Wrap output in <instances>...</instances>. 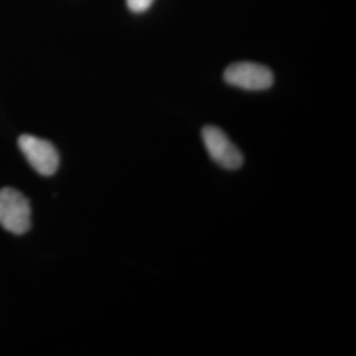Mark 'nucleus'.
<instances>
[{
	"label": "nucleus",
	"mask_w": 356,
	"mask_h": 356,
	"mask_svg": "<svg viewBox=\"0 0 356 356\" xmlns=\"http://www.w3.org/2000/svg\"><path fill=\"white\" fill-rule=\"evenodd\" d=\"M225 79L235 88L250 91L269 89L275 81L270 69L254 63L229 65L225 72Z\"/></svg>",
	"instance_id": "obj_4"
},
{
	"label": "nucleus",
	"mask_w": 356,
	"mask_h": 356,
	"mask_svg": "<svg viewBox=\"0 0 356 356\" xmlns=\"http://www.w3.org/2000/svg\"><path fill=\"white\" fill-rule=\"evenodd\" d=\"M19 147L29 165L40 175L53 176L57 172L60 156L49 141L38 139L32 135H23L19 138Z\"/></svg>",
	"instance_id": "obj_3"
},
{
	"label": "nucleus",
	"mask_w": 356,
	"mask_h": 356,
	"mask_svg": "<svg viewBox=\"0 0 356 356\" xmlns=\"http://www.w3.org/2000/svg\"><path fill=\"white\" fill-rule=\"evenodd\" d=\"M202 139L207 153L218 165L227 170L242 168L244 163L242 152L220 128L206 126L202 129Z\"/></svg>",
	"instance_id": "obj_2"
},
{
	"label": "nucleus",
	"mask_w": 356,
	"mask_h": 356,
	"mask_svg": "<svg viewBox=\"0 0 356 356\" xmlns=\"http://www.w3.org/2000/svg\"><path fill=\"white\" fill-rule=\"evenodd\" d=\"M0 226L15 235L31 229V204L20 191L11 188L0 191Z\"/></svg>",
	"instance_id": "obj_1"
},
{
	"label": "nucleus",
	"mask_w": 356,
	"mask_h": 356,
	"mask_svg": "<svg viewBox=\"0 0 356 356\" xmlns=\"http://www.w3.org/2000/svg\"><path fill=\"white\" fill-rule=\"evenodd\" d=\"M153 0H127L128 8L134 13H144L152 6Z\"/></svg>",
	"instance_id": "obj_5"
}]
</instances>
